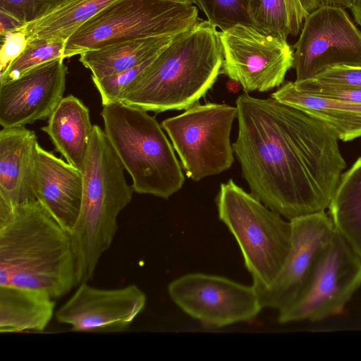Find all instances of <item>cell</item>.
I'll list each match as a JSON object with an SVG mask.
<instances>
[{"mask_svg": "<svg viewBox=\"0 0 361 361\" xmlns=\"http://www.w3.org/2000/svg\"><path fill=\"white\" fill-rule=\"evenodd\" d=\"M232 145L251 193L288 221L329 208L346 166L324 123L271 97L236 101Z\"/></svg>", "mask_w": 361, "mask_h": 361, "instance_id": "6da1fadb", "label": "cell"}, {"mask_svg": "<svg viewBox=\"0 0 361 361\" xmlns=\"http://www.w3.org/2000/svg\"><path fill=\"white\" fill-rule=\"evenodd\" d=\"M0 286L54 299L77 286L71 235L36 200L0 213Z\"/></svg>", "mask_w": 361, "mask_h": 361, "instance_id": "7a4b0ae2", "label": "cell"}, {"mask_svg": "<svg viewBox=\"0 0 361 361\" xmlns=\"http://www.w3.org/2000/svg\"><path fill=\"white\" fill-rule=\"evenodd\" d=\"M223 59L216 27L200 20L155 56L125 90L121 102L156 114L185 110L212 87Z\"/></svg>", "mask_w": 361, "mask_h": 361, "instance_id": "3957f363", "label": "cell"}, {"mask_svg": "<svg viewBox=\"0 0 361 361\" xmlns=\"http://www.w3.org/2000/svg\"><path fill=\"white\" fill-rule=\"evenodd\" d=\"M82 171L81 209L70 234L77 286L94 277L101 257L117 232L118 216L130 202L134 191L104 130L97 125L93 126Z\"/></svg>", "mask_w": 361, "mask_h": 361, "instance_id": "277c9868", "label": "cell"}, {"mask_svg": "<svg viewBox=\"0 0 361 361\" xmlns=\"http://www.w3.org/2000/svg\"><path fill=\"white\" fill-rule=\"evenodd\" d=\"M104 132L139 194L168 199L185 178L174 149L155 117L122 102L102 106Z\"/></svg>", "mask_w": 361, "mask_h": 361, "instance_id": "5b68a950", "label": "cell"}, {"mask_svg": "<svg viewBox=\"0 0 361 361\" xmlns=\"http://www.w3.org/2000/svg\"><path fill=\"white\" fill-rule=\"evenodd\" d=\"M219 219L235 238L257 290L269 287L280 272L291 246L292 226L232 179L216 197Z\"/></svg>", "mask_w": 361, "mask_h": 361, "instance_id": "8992f818", "label": "cell"}, {"mask_svg": "<svg viewBox=\"0 0 361 361\" xmlns=\"http://www.w3.org/2000/svg\"><path fill=\"white\" fill-rule=\"evenodd\" d=\"M200 19L193 5L166 0H118L79 27L66 41L63 59L110 44L176 35Z\"/></svg>", "mask_w": 361, "mask_h": 361, "instance_id": "52a82bcc", "label": "cell"}, {"mask_svg": "<svg viewBox=\"0 0 361 361\" xmlns=\"http://www.w3.org/2000/svg\"><path fill=\"white\" fill-rule=\"evenodd\" d=\"M237 116L236 106L197 103L161 122L188 178L198 181L232 166L234 152L230 134Z\"/></svg>", "mask_w": 361, "mask_h": 361, "instance_id": "ba28073f", "label": "cell"}, {"mask_svg": "<svg viewBox=\"0 0 361 361\" xmlns=\"http://www.w3.org/2000/svg\"><path fill=\"white\" fill-rule=\"evenodd\" d=\"M361 287V257L336 230L301 296L279 312L281 324L319 322L341 314Z\"/></svg>", "mask_w": 361, "mask_h": 361, "instance_id": "9c48e42d", "label": "cell"}, {"mask_svg": "<svg viewBox=\"0 0 361 361\" xmlns=\"http://www.w3.org/2000/svg\"><path fill=\"white\" fill-rule=\"evenodd\" d=\"M223 53L220 74L238 81L245 92H267L283 83L293 66V51L286 39L237 24L219 31Z\"/></svg>", "mask_w": 361, "mask_h": 361, "instance_id": "30bf717a", "label": "cell"}, {"mask_svg": "<svg viewBox=\"0 0 361 361\" xmlns=\"http://www.w3.org/2000/svg\"><path fill=\"white\" fill-rule=\"evenodd\" d=\"M293 48L296 82L332 66L361 67V31L341 7L322 6L309 13Z\"/></svg>", "mask_w": 361, "mask_h": 361, "instance_id": "8fae6325", "label": "cell"}, {"mask_svg": "<svg viewBox=\"0 0 361 361\" xmlns=\"http://www.w3.org/2000/svg\"><path fill=\"white\" fill-rule=\"evenodd\" d=\"M168 292L179 308L207 327L247 322L263 309L253 285L216 275L185 274L169 283Z\"/></svg>", "mask_w": 361, "mask_h": 361, "instance_id": "7c38bea8", "label": "cell"}, {"mask_svg": "<svg viewBox=\"0 0 361 361\" xmlns=\"http://www.w3.org/2000/svg\"><path fill=\"white\" fill-rule=\"evenodd\" d=\"M291 246L272 283L257 290L262 308L279 312L293 305L305 291L335 228L329 214L320 212L290 220Z\"/></svg>", "mask_w": 361, "mask_h": 361, "instance_id": "4fadbf2b", "label": "cell"}, {"mask_svg": "<svg viewBox=\"0 0 361 361\" xmlns=\"http://www.w3.org/2000/svg\"><path fill=\"white\" fill-rule=\"evenodd\" d=\"M74 294L55 313L56 319L77 332L127 330L144 310L147 298L136 285L103 289L80 283Z\"/></svg>", "mask_w": 361, "mask_h": 361, "instance_id": "5bb4252c", "label": "cell"}, {"mask_svg": "<svg viewBox=\"0 0 361 361\" xmlns=\"http://www.w3.org/2000/svg\"><path fill=\"white\" fill-rule=\"evenodd\" d=\"M63 58L42 63L0 82V125L25 126L48 119L63 99L68 68Z\"/></svg>", "mask_w": 361, "mask_h": 361, "instance_id": "9a60e30c", "label": "cell"}, {"mask_svg": "<svg viewBox=\"0 0 361 361\" xmlns=\"http://www.w3.org/2000/svg\"><path fill=\"white\" fill-rule=\"evenodd\" d=\"M82 186L81 170L37 144L32 175L33 195L70 234L80 214Z\"/></svg>", "mask_w": 361, "mask_h": 361, "instance_id": "2e32d148", "label": "cell"}, {"mask_svg": "<svg viewBox=\"0 0 361 361\" xmlns=\"http://www.w3.org/2000/svg\"><path fill=\"white\" fill-rule=\"evenodd\" d=\"M25 126L0 131V209H13L35 200L32 175L37 142Z\"/></svg>", "mask_w": 361, "mask_h": 361, "instance_id": "e0dca14e", "label": "cell"}, {"mask_svg": "<svg viewBox=\"0 0 361 361\" xmlns=\"http://www.w3.org/2000/svg\"><path fill=\"white\" fill-rule=\"evenodd\" d=\"M89 109L78 97H63L41 129L67 162L82 171L92 134Z\"/></svg>", "mask_w": 361, "mask_h": 361, "instance_id": "ac0fdd59", "label": "cell"}, {"mask_svg": "<svg viewBox=\"0 0 361 361\" xmlns=\"http://www.w3.org/2000/svg\"><path fill=\"white\" fill-rule=\"evenodd\" d=\"M271 97L322 121L338 140L350 141L361 137V104L298 91L293 82L283 85Z\"/></svg>", "mask_w": 361, "mask_h": 361, "instance_id": "d6986e66", "label": "cell"}, {"mask_svg": "<svg viewBox=\"0 0 361 361\" xmlns=\"http://www.w3.org/2000/svg\"><path fill=\"white\" fill-rule=\"evenodd\" d=\"M54 300L39 290L0 286V333L44 331L54 314Z\"/></svg>", "mask_w": 361, "mask_h": 361, "instance_id": "ffe728a7", "label": "cell"}, {"mask_svg": "<svg viewBox=\"0 0 361 361\" xmlns=\"http://www.w3.org/2000/svg\"><path fill=\"white\" fill-rule=\"evenodd\" d=\"M175 35H162L121 42L80 54L79 61L101 78L135 67L159 53Z\"/></svg>", "mask_w": 361, "mask_h": 361, "instance_id": "44dd1931", "label": "cell"}, {"mask_svg": "<svg viewBox=\"0 0 361 361\" xmlns=\"http://www.w3.org/2000/svg\"><path fill=\"white\" fill-rule=\"evenodd\" d=\"M118 0H64L41 18L20 27L27 42L66 39L82 25Z\"/></svg>", "mask_w": 361, "mask_h": 361, "instance_id": "7402d4cb", "label": "cell"}, {"mask_svg": "<svg viewBox=\"0 0 361 361\" xmlns=\"http://www.w3.org/2000/svg\"><path fill=\"white\" fill-rule=\"evenodd\" d=\"M328 209L335 230L361 257V157L342 174Z\"/></svg>", "mask_w": 361, "mask_h": 361, "instance_id": "603a6c76", "label": "cell"}, {"mask_svg": "<svg viewBox=\"0 0 361 361\" xmlns=\"http://www.w3.org/2000/svg\"><path fill=\"white\" fill-rule=\"evenodd\" d=\"M65 41L39 40L28 42L23 53L0 75V82L14 80L42 63L63 58Z\"/></svg>", "mask_w": 361, "mask_h": 361, "instance_id": "cb8c5ba5", "label": "cell"}, {"mask_svg": "<svg viewBox=\"0 0 361 361\" xmlns=\"http://www.w3.org/2000/svg\"><path fill=\"white\" fill-rule=\"evenodd\" d=\"M249 13L253 27L262 33L286 40L290 34L285 0H250Z\"/></svg>", "mask_w": 361, "mask_h": 361, "instance_id": "d4e9b609", "label": "cell"}, {"mask_svg": "<svg viewBox=\"0 0 361 361\" xmlns=\"http://www.w3.org/2000/svg\"><path fill=\"white\" fill-rule=\"evenodd\" d=\"M207 20L226 30L237 24L252 26L249 13L250 0H195Z\"/></svg>", "mask_w": 361, "mask_h": 361, "instance_id": "484cf974", "label": "cell"}, {"mask_svg": "<svg viewBox=\"0 0 361 361\" xmlns=\"http://www.w3.org/2000/svg\"><path fill=\"white\" fill-rule=\"evenodd\" d=\"M155 56L135 67L123 71L101 78H92V82L100 94L102 106L121 102L125 90L144 71Z\"/></svg>", "mask_w": 361, "mask_h": 361, "instance_id": "4316f807", "label": "cell"}, {"mask_svg": "<svg viewBox=\"0 0 361 361\" xmlns=\"http://www.w3.org/2000/svg\"><path fill=\"white\" fill-rule=\"evenodd\" d=\"M64 0H0V11L23 25L35 21Z\"/></svg>", "mask_w": 361, "mask_h": 361, "instance_id": "83f0119b", "label": "cell"}, {"mask_svg": "<svg viewBox=\"0 0 361 361\" xmlns=\"http://www.w3.org/2000/svg\"><path fill=\"white\" fill-rule=\"evenodd\" d=\"M308 80L324 86L361 88V67L345 66L329 67Z\"/></svg>", "mask_w": 361, "mask_h": 361, "instance_id": "f1b7e54d", "label": "cell"}, {"mask_svg": "<svg viewBox=\"0 0 361 361\" xmlns=\"http://www.w3.org/2000/svg\"><path fill=\"white\" fill-rule=\"evenodd\" d=\"M300 92L361 104V88L336 87L314 84L308 80L293 82Z\"/></svg>", "mask_w": 361, "mask_h": 361, "instance_id": "f546056e", "label": "cell"}, {"mask_svg": "<svg viewBox=\"0 0 361 361\" xmlns=\"http://www.w3.org/2000/svg\"><path fill=\"white\" fill-rule=\"evenodd\" d=\"M1 73L25 50L28 42L25 32L20 28L1 34Z\"/></svg>", "mask_w": 361, "mask_h": 361, "instance_id": "4dcf8cb0", "label": "cell"}, {"mask_svg": "<svg viewBox=\"0 0 361 361\" xmlns=\"http://www.w3.org/2000/svg\"><path fill=\"white\" fill-rule=\"evenodd\" d=\"M285 1L288 14L290 33L297 35L301 30L308 14L302 8L300 0H285Z\"/></svg>", "mask_w": 361, "mask_h": 361, "instance_id": "1f68e13d", "label": "cell"}, {"mask_svg": "<svg viewBox=\"0 0 361 361\" xmlns=\"http://www.w3.org/2000/svg\"><path fill=\"white\" fill-rule=\"evenodd\" d=\"M353 0H300V2L307 14L322 6H338L350 8Z\"/></svg>", "mask_w": 361, "mask_h": 361, "instance_id": "d6a6232c", "label": "cell"}, {"mask_svg": "<svg viewBox=\"0 0 361 361\" xmlns=\"http://www.w3.org/2000/svg\"><path fill=\"white\" fill-rule=\"evenodd\" d=\"M1 34L17 30L23 25L9 14L0 11Z\"/></svg>", "mask_w": 361, "mask_h": 361, "instance_id": "836d02e7", "label": "cell"}, {"mask_svg": "<svg viewBox=\"0 0 361 361\" xmlns=\"http://www.w3.org/2000/svg\"><path fill=\"white\" fill-rule=\"evenodd\" d=\"M350 9L356 23L361 26V0H353Z\"/></svg>", "mask_w": 361, "mask_h": 361, "instance_id": "e575fe53", "label": "cell"}, {"mask_svg": "<svg viewBox=\"0 0 361 361\" xmlns=\"http://www.w3.org/2000/svg\"><path fill=\"white\" fill-rule=\"evenodd\" d=\"M240 83L235 80L230 79L226 83V87L228 90L232 92H236L239 90Z\"/></svg>", "mask_w": 361, "mask_h": 361, "instance_id": "d590c367", "label": "cell"}, {"mask_svg": "<svg viewBox=\"0 0 361 361\" xmlns=\"http://www.w3.org/2000/svg\"><path fill=\"white\" fill-rule=\"evenodd\" d=\"M171 2L177 3V4H187V5H192L194 4H196L195 0H166Z\"/></svg>", "mask_w": 361, "mask_h": 361, "instance_id": "8d00e7d4", "label": "cell"}]
</instances>
